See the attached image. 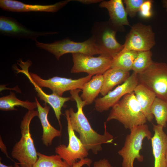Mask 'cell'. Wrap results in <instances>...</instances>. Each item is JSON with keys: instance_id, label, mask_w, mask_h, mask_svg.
<instances>
[{"instance_id": "cell-1", "label": "cell", "mask_w": 167, "mask_h": 167, "mask_svg": "<svg viewBox=\"0 0 167 167\" xmlns=\"http://www.w3.org/2000/svg\"><path fill=\"white\" fill-rule=\"evenodd\" d=\"M81 90L78 89L70 91L71 97L76 102L77 109L76 112L72 108L69 109L70 120L73 129L79 134V139L87 150H91L96 154L102 150V144L113 143V136L107 131L106 122L104 123L103 135L97 133L92 127L83 111L86 105L79 95Z\"/></svg>"}, {"instance_id": "cell-8", "label": "cell", "mask_w": 167, "mask_h": 167, "mask_svg": "<svg viewBox=\"0 0 167 167\" xmlns=\"http://www.w3.org/2000/svg\"><path fill=\"white\" fill-rule=\"evenodd\" d=\"M156 44L155 33L150 25L134 24L126 36L123 49L136 51L150 50Z\"/></svg>"}, {"instance_id": "cell-17", "label": "cell", "mask_w": 167, "mask_h": 167, "mask_svg": "<svg viewBox=\"0 0 167 167\" xmlns=\"http://www.w3.org/2000/svg\"><path fill=\"white\" fill-rule=\"evenodd\" d=\"M124 4L122 0H110L103 1L99 4L101 8L107 10L109 21L118 30L122 29L125 25L130 26Z\"/></svg>"}, {"instance_id": "cell-32", "label": "cell", "mask_w": 167, "mask_h": 167, "mask_svg": "<svg viewBox=\"0 0 167 167\" xmlns=\"http://www.w3.org/2000/svg\"><path fill=\"white\" fill-rule=\"evenodd\" d=\"M0 148L1 151L7 157H9L7 152L6 147L3 143L1 136L0 139Z\"/></svg>"}, {"instance_id": "cell-33", "label": "cell", "mask_w": 167, "mask_h": 167, "mask_svg": "<svg viewBox=\"0 0 167 167\" xmlns=\"http://www.w3.org/2000/svg\"><path fill=\"white\" fill-rule=\"evenodd\" d=\"M163 6L165 8L167 12V0H163L161 1Z\"/></svg>"}, {"instance_id": "cell-12", "label": "cell", "mask_w": 167, "mask_h": 167, "mask_svg": "<svg viewBox=\"0 0 167 167\" xmlns=\"http://www.w3.org/2000/svg\"><path fill=\"white\" fill-rule=\"evenodd\" d=\"M139 84L138 74L133 72L124 83L105 96L96 99L94 101L96 109L99 112L108 110L124 95L134 92Z\"/></svg>"}, {"instance_id": "cell-14", "label": "cell", "mask_w": 167, "mask_h": 167, "mask_svg": "<svg viewBox=\"0 0 167 167\" xmlns=\"http://www.w3.org/2000/svg\"><path fill=\"white\" fill-rule=\"evenodd\" d=\"M0 32L3 35L16 38H25L37 40L39 36L56 34L55 32H40L31 30L11 17L1 16Z\"/></svg>"}, {"instance_id": "cell-29", "label": "cell", "mask_w": 167, "mask_h": 167, "mask_svg": "<svg viewBox=\"0 0 167 167\" xmlns=\"http://www.w3.org/2000/svg\"><path fill=\"white\" fill-rule=\"evenodd\" d=\"M92 162V161L91 159L86 158L76 162L73 164L72 167H82L84 165H86L90 167Z\"/></svg>"}, {"instance_id": "cell-9", "label": "cell", "mask_w": 167, "mask_h": 167, "mask_svg": "<svg viewBox=\"0 0 167 167\" xmlns=\"http://www.w3.org/2000/svg\"><path fill=\"white\" fill-rule=\"evenodd\" d=\"M72 54L74 64L71 72L72 73L85 72L92 76L103 75L110 68L113 59L103 55L94 57L81 53Z\"/></svg>"}, {"instance_id": "cell-23", "label": "cell", "mask_w": 167, "mask_h": 167, "mask_svg": "<svg viewBox=\"0 0 167 167\" xmlns=\"http://www.w3.org/2000/svg\"><path fill=\"white\" fill-rule=\"evenodd\" d=\"M138 52L123 49L113 59L111 68H119L127 71L132 70Z\"/></svg>"}, {"instance_id": "cell-11", "label": "cell", "mask_w": 167, "mask_h": 167, "mask_svg": "<svg viewBox=\"0 0 167 167\" xmlns=\"http://www.w3.org/2000/svg\"><path fill=\"white\" fill-rule=\"evenodd\" d=\"M30 77L40 87H45L52 90L53 93L62 96L67 91L79 89L82 90L84 84L91 79L92 76L88 75L76 79L54 76L48 79H42L37 74L29 73Z\"/></svg>"}, {"instance_id": "cell-27", "label": "cell", "mask_w": 167, "mask_h": 167, "mask_svg": "<svg viewBox=\"0 0 167 167\" xmlns=\"http://www.w3.org/2000/svg\"><path fill=\"white\" fill-rule=\"evenodd\" d=\"M145 0H124L125 9L127 15L130 17H135L139 12L140 7Z\"/></svg>"}, {"instance_id": "cell-26", "label": "cell", "mask_w": 167, "mask_h": 167, "mask_svg": "<svg viewBox=\"0 0 167 167\" xmlns=\"http://www.w3.org/2000/svg\"><path fill=\"white\" fill-rule=\"evenodd\" d=\"M150 50L139 51L132 67L133 72L139 74L145 71L153 63Z\"/></svg>"}, {"instance_id": "cell-5", "label": "cell", "mask_w": 167, "mask_h": 167, "mask_svg": "<svg viewBox=\"0 0 167 167\" xmlns=\"http://www.w3.org/2000/svg\"><path fill=\"white\" fill-rule=\"evenodd\" d=\"M36 46L53 54L58 60L63 55L67 53H81L93 56L101 54L91 37L82 42H76L69 38L56 41L53 43H45L36 41Z\"/></svg>"}, {"instance_id": "cell-7", "label": "cell", "mask_w": 167, "mask_h": 167, "mask_svg": "<svg viewBox=\"0 0 167 167\" xmlns=\"http://www.w3.org/2000/svg\"><path fill=\"white\" fill-rule=\"evenodd\" d=\"M139 84L167 102V64L153 62L144 72L138 74Z\"/></svg>"}, {"instance_id": "cell-19", "label": "cell", "mask_w": 167, "mask_h": 167, "mask_svg": "<svg viewBox=\"0 0 167 167\" xmlns=\"http://www.w3.org/2000/svg\"><path fill=\"white\" fill-rule=\"evenodd\" d=\"M134 92L147 120L152 121L154 116L151 112L152 105L156 97L155 94L143 84H139Z\"/></svg>"}, {"instance_id": "cell-35", "label": "cell", "mask_w": 167, "mask_h": 167, "mask_svg": "<svg viewBox=\"0 0 167 167\" xmlns=\"http://www.w3.org/2000/svg\"><path fill=\"white\" fill-rule=\"evenodd\" d=\"M14 167H20L18 163H15L14 164Z\"/></svg>"}, {"instance_id": "cell-2", "label": "cell", "mask_w": 167, "mask_h": 167, "mask_svg": "<svg viewBox=\"0 0 167 167\" xmlns=\"http://www.w3.org/2000/svg\"><path fill=\"white\" fill-rule=\"evenodd\" d=\"M38 112L28 110L24 116L20 125L21 137L13 147L11 155L16 160L20 167H33L38 159L36 151L30 131L32 120L38 116Z\"/></svg>"}, {"instance_id": "cell-36", "label": "cell", "mask_w": 167, "mask_h": 167, "mask_svg": "<svg viewBox=\"0 0 167 167\" xmlns=\"http://www.w3.org/2000/svg\"><path fill=\"white\" fill-rule=\"evenodd\" d=\"M166 167H167V164H166Z\"/></svg>"}, {"instance_id": "cell-31", "label": "cell", "mask_w": 167, "mask_h": 167, "mask_svg": "<svg viewBox=\"0 0 167 167\" xmlns=\"http://www.w3.org/2000/svg\"><path fill=\"white\" fill-rule=\"evenodd\" d=\"M75 1L85 4L95 3L103 1V0H77Z\"/></svg>"}, {"instance_id": "cell-3", "label": "cell", "mask_w": 167, "mask_h": 167, "mask_svg": "<svg viewBox=\"0 0 167 167\" xmlns=\"http://www.w3.org/2000/svg\"><path fill=\"white\" fill-rule=\"evenodd\" d=\"M116 120L126 129L146 124L147 119L136 98L134 92L124 95L111 110L106 119Z\"/></svg>"}, {"instance_id": "cell-4", "label": "cell", "mask_w": 167, "mask_h": 167, "mask_svg": "<svg viewBox=\"0 0 167 167\" xmlns=\"http://www.w3.org/2000/svg\"><path fill=\"white\" fill-rule=\"evenodd\" d=\"M130 130L125 139L124 145L118 152L122 158V167H134L135 159L139 162L143 161V156L140 154L144 139L150 140L152 134L148 126L144 124L135 126Z\"/></svg>"}, {"instance_id": "cell-34", "label": "cell", "mask_w": 167, "mask_h": 167, "mask_svg": "<svg viewBox=\"0 0 167 167\" xmlns=\"http://www.w3.org/2000/svg\"><path fill=\"white\" fill-rule=\"evenodd\" d=\"M0 167H13L12 165L7 166L2 164L1 161L0 162Z\"/></svg>"}, {"instance_id": "cell-25", "label": "cell", "mask_w": 167, "mask_h": 167, "mask_svg": "<svg viewBox=\"0 0 167 167\" xmlns=\"http://www.w3.org/2000/svg\"><path fill=\"white\" fill-rule=\"evenodd\" d=\"M38 159L33 167H71L58 154L47 156L37 152Z\"/></svg>"}, {"instance_id": "cell-18", "label": "cell", "mask_w": 167, "mask_h": 167, "mask_svg": "<svg viewBox=\"0 0 167 167\" xmlns=\"http://www.w3.org/2000/svg\"><path fill=\"white\" fill-rule=\"evenodd\" d=\"M35 101L37 106L39 117L43 129V134L41 139L42 143L45 146L48 147L52 144L53 139L56 137L61 135V131L53 126L49 122L48 116L50 107L47 104L44 103V106H42L38 101L36 97H35Z\"/></svg>"}, {"instance_id": "cell-13", "label": "cell", "mask_w": 167, "mask_h": 167, "mask_svg": "<svg viewBox=\"0 0 167 167\" xmlns=\"http://www.w3.org/2000/svg\"><path fill=\"white\" fill-rule=\"evenodd\" d=\"M19 63L18 64L19 66L21 69H18L16 66L14 68L17 73H22L24 74L27 77L29 81L33 85L34 88L37 92L38 96L44 103L48 104L53 108L55 116L58 121L60 128H62V125L60 120V116L62 114L61 109L65 103L71 100V97H64L60 96L52 93L48 94L45 92L32 79L28 72V68L31 65L32 63L30 60L25 62H23L22 59L19 61Z\"/></svg>"}, {"instance_id": "cell-30", "label": "cell", "mask_w": 167, "mask_h": 167, "mask_svg": "<svg viewBox=\"0 0 167 167\" xmlns=\"http://www.w3.org/2000/svg\"><path fill=\"white\" fill-rule=\"evenodd\" d=\"M94 167H115L111 165L108 161L105 159H101L95 162L94 163Z\"/></svg>"}, {"instance_id": "cell-15", "label": "cell", "mask_w": 167, "mask_h": 167, "mask_svg": "<svg viewBox=\"0 0 167 167\" xmlns=\"http://www.w3.org/2000/svg\"><path fill=\"white\" fill-rule=\"evenodd\" d=\"M71 0L61 1L49 5H32L14 0H0V7L3 10L18 12L30 11L55 12L64 6Z\"/></svg>"}, {"instance_id": "cell-6", "label": "cell", "mask_w": 167, "mask_h": 167, "mask_svg": "<svg viewBox=\"0 0 167 167\" xmlns=\"http://www.w3.org/2000/svg\"><path fill=\"white\" fill-rule=\"evenodd\" d=\"M117 29L109 21L97 23L93 26L92 37L101 54L114 58L123 48L116 39Z\"/></svg>"}, {"instance_id": "cell-24", "label": "cell", "mask_w": 167, "mask_h": 167, "mask_svg": "<svg viewBox=\"0 0 167 167\" xmlns=\"http://www.w3.org/2000/svg\"><path fill=\"white\" fill-rule=\"evenodd\" d=\"M151 112L155 117L157 125L165 127L167 124V102L156 97L151 106Z\"/></svg>"}, {"instance_id": "cell-16", "label": "cell", "mask_w": 167, "mask_h": 167, "mask_svg": "<svg viewBox=\"0 0 167 167\" xmlns=\"http://www.w3.org/2000/svg\"><path fill=\"white\" fill-rule=\"evenodd\" d=\"M163 127L154 125V134L151 139L152 153L154 158V167H166L167 135Z\"/></svg>"}, {"instance_id": "cell-28", "label": "cell", "mask_w": 167, "mask_h": 167, "mask_svg": "<svg viewBox=\"0 0 167 167\" xmlns=\"http://www.w3.org/2000/svg\"><path fill=\"white\" fill-rule=\"evenodd\" d=\"M153 1L145 0L141 5L139 11L140 16L143 19L150 18L152 16V6Z\"/></svg>"}, {"instance_id": "cell-10", "label": "cell", "mask_w": 167, "mask_h": 167, "mask_svg": "<svg viewBox=\"0 0 167 167\" xmlns=\"http://www.w3.org/2000/svg\"><path fill=\"white\" fill-rule=\"evenodd\" d=\"M65 115L67 121L69 143L67 146L62 144L55 148V152L71 167L80 160L86 158L88 155V151L80 139L75 135L70 120L69 109L65 111Z\"/></svg>"}, {"instance_id": "cell-21", "label": "cell", "mask_w": 167, "mask_h": 167, "mask_svg": "<svg viewBox=\"0 0 167 167\" xmlns=\"http://www.w3.org/2000/svg\"><path fill=\"white\" fill-rule=\"evenodd\" d=\"M103 81V75H96L92 76L90 80L84 84L80 96L86 105L92 104L100 93Z\"/></svg>"}, {"instance_id": "cell-20", "label": "cell", "mask_w": 167, "mask_h": 167, "mask_svg": "<svg viewBox=\"0 0 167 167\" xmlns=\"http://www.w3.org/2000/svg\"><path fill=\"white\" fill-rule=\"evenodd\" d=\"M103 83L101 95L104 96L115 86L124 83L130 76L129 71L119 68H111L103 74Z\"/></svg>"}, {"instance_id": "cell-22", "label": "cell", "mask_w": 167, "mask_h": 167, "mask_svg": "<svg viewBox=\"0 0 167 167\" xmlns=\"http://www.w3.org/2000/svg\"><path fill=\"white\" fill-rule=\"evenodd\" d=\"M19 106L28 110H33L37 108L35 101L32 102L28 100H21L16 97L13 92H11L9 95L0 98V109L2 111L16 110L15 107Z\"/></svg>"}]
</instances>
